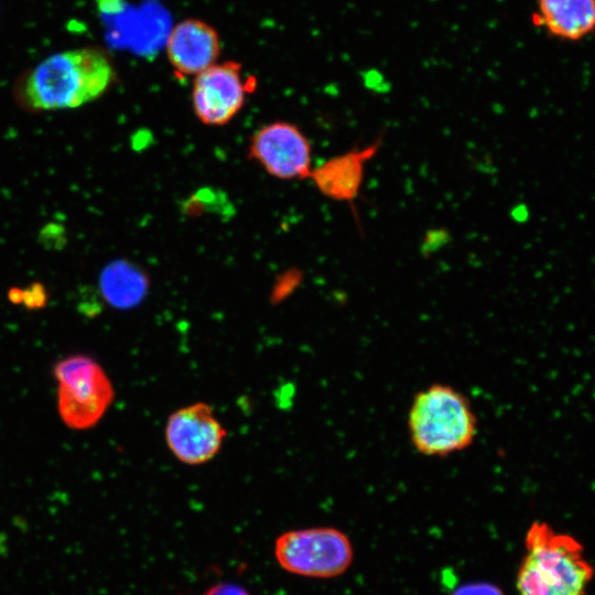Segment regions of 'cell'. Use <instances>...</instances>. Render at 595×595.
<instances>
[{"instance_id":"6da1fadb","label":"cell","mask_w":595,"mask_h":595,"mask_svg":"<svg viewBox=\"0 0 595 595\" xmlns=\"http://www.w3.org/2000/svg\"><path fill=\"white\" fill-rule=\"evenodd\" d=\"M517 595H587L595 569L573 536L534 521L524 537Z\"/></svg>"},{"instance_id":"7a4b0ae2","label":"cell","mask_w":595,"mask_h":595,"mask_svg":"<svg viewBox=\"0 0 595 595\" xmlns=\"http://www.w3.org/2000/svg\"><path fill=\"white\" fill-rule=\"evenodd\" d=\"M112 78V65L102 51H65L35 66L24 79L20 95L35 110L76 108L102 95Z\"/></svg>"},{"instance_id":"3957f363","label":"cell","mask_w":595,"mask_h":595,"mask_svg":"<svg viewBox=\"0 0 595 595\" xmlns=\"http://www.w3.org/2000/svg\"><path fill=\"white\" fill-rule=\"evenodd\" d=\"M413 448L428 457H447L468 448L478 422L470 400L457 388L431 383L413 396L407 416Z\"/></svg>"},{"instance_id":"277c9868","label":"cell","mask_w":595,"mask_h":595,"mask_svg":"<svg viewBox=\"0 0 595 595\" xmlns=\"http://www.w3.org/2000/svg\"><path fill=\"white\" fill-rule=\"evenodd\" d=\"M273 555L293 575L332 578L345 573L354 559L349 538L333 527L293 529L277 537Z\"/></svg>"},{"instance_id":"5b68a950","label":"cell","mask_w":595,"mask_h":595,"mask_svg":"<svg viewBox=\"0 0 595 595\" xmlns=\"http://www.w3.org/2000/svg\"><path fill=\"white\" fill-rule=\"evenodd\" d=\"M54 376L58 382L57 408L63 422L75 430L96 425L115 397L102 367L90 357L76 355L60 360Z\"/></svg>"},{"instance_id":"8992f818","label":"cell","mask_w":595,"mask_h":595,"mask_svg":"<svg viewBox=\"0 0 595 595\" xmlns=\"http://www.w3.org/2000/svg\"><path fill=\"white\" fill-rule=\"evenodd\" d=\"M249 155L268 174L280 180H303L312 173V148L293 123L275 121L258 129L250 139Z\"/></svg>"},{"instance_id":"52a82bcc","label":"cell","mask_w":595,"mask_h":595,"mask_svg":"<svg viewBox=\"0 0 595 595\" xmlns=\"http://www.w3.org/2000/svg\"><path fill=\"white\" fill-rule=\"evenodd\" d=\"M226 435L227 432L213 408L204 402L174 411L165 426V440L170 451L187 465H201L214 458Z\"/></svg>"},{"instance_id":"ba28073f","label":"cell","mask_w":595,"mask_h":595,"mask_svg":"<svg viewBox=\"0 0 595 595\" xmlns=\"http://www.w3.org/2000/svg\"><path fill=\"white\" fill-rule=\"evenodd\" d=\"M246 90L240 64L234 61L216 63L195 76L194 112L205 125H226L242 108Z\"/></svg>"},{"instance_id":"9c48e42d","label":"cell","mask_w":595,"mask_h":595,"mask_svg":"<svg viewBox=\"0 0 595 595\" xmlns=\"http://www.w3.org/2000/svg\"><path fill=\"white\" fill-rule=\"evenodd\" d=\"M217 31L199 19H185L170 32L166 55L177 75H198L217 63L220 54Z\"/></svg>"},{"instance_id":"30bf717a","label":"cell","mask_w":595,"mask_h":595,"mask_svg":"<svg viewBox=\"0 0 595 595\" xmlns=\"http://www.w3.org/2000/svg\"><path fill=\"white\" fill-rule=\"evenodd\" d=\"M379 136L363 148H355L335 155L312 170L311 178L317 190L327 198L353 203L361 188L366 165L382 145Z\"/></svg>"},{"instance_id":"8fae6325","label":"cell","mask_w":595,"mask_h":595,"mask_svg":"<svg viewBox=\"0 0 595 595\" xmlns=\"http://www.w3.org/2000/svg\"><path fill=\"white\" fill-rule=\"evenodd\" d=\"M538 23L560 39H582L595 30V0H538Z\"/></svg>"},{"instance_id":"7c38bea8","label":"cell","mask_w":595,"mask_h":595,"mask_svg":"<svg viewBox=\"0 0 595 595\" xmlns=\"http://www.w3.org/2000/svg\"><path fill=\"white\" fill-rule=\"evenodd\" d=\"M99 286L105 300L117 309L126 310L138 305L148 290V280L142 272L127 261H113L101 272Z\"/></svg>"},{"instance_id":"4fadbf2b","label":"cell","mask_w":595,"mask_h":595,"mask_svg":"<svg viewBox=\"0 0 595 595\" xmlns=\"http://www.w3.org/2000/svg\"><path fill=\"white\" fill-rule=\"evenodd\" d=\"M47 303V292L40 282H33L22 289V303L29 310L43 309Z\"/></svg>"},{"instance_id":"5bb4252c","label":"cell","mask_w":595,"mask_h":595,"mask_svg":"<svg viewBox=\"0 0 595 595\" xmlns=\"http://www.w3.org/2000/svg\"><path fill=\"white\" fill-rule=\"evenodd\" d=\"M452 595H504L500 588L488 583L462 585Z\"/></svg>"},{"instance_id":"9a60e30c","label":"cell","mask_w":595,"mask_h":595,"mask_svg":"<svg viewBox=\"0 0 595 595\" xmlns=\"http://www.w3.org/2000/svg\"><path fill=\"white\" fill-rule=\"evenodd\" d=\"M203 595H251L244 586L232 582H221L208 587Z\"/></svg>"},{"instance_id":"2e32d148","label":"cell","mask_w":595,"mask_h":595,"mask_svg":"<svg viewBox=\"0 0 595 595\" xmlns=\"http://www.w3.org/2000/svg\"><path fill=\"white\" fill-rule=\"evenodd\" d=\"M97 4L100 11L109 14L118 12L122 8L121 0H97Z\"/></svg>"},{"instance_id":"e0dca14e","label":"cell","mask_w":595,"mask_h":595,"mask_svg":"<svg viewBox=\"0 0 595 595\" xmlns=\"http://www.w3.org/2000/svg\"><path fill=\"white\" fill-rule=\"evenodd\" d=\"M8 299L13 304H21L22 303V289L11 288L8 292Z\"/></svg>"}]
</instances>
